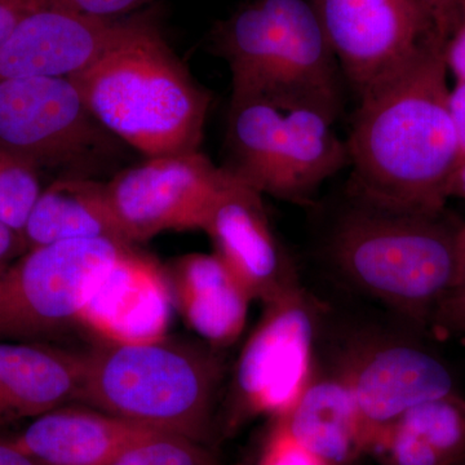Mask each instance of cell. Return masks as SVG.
<instances>
[{
	"label": "cell",
	"instance_id": "6da1fadb",
	"mask_svg": "<svg viewBox=\"0 0 465 465\" xmlns=\"http://www.w3.org/2000/svg\"><path fill=\"white\" fill-rule=\"evenodd\" d=\"M446 39L360 94L349 134L351 200L405 213L446 210L459 163Z\"/></svg>",
	"mask_w": 465,
	"mask_h": 465
},
{
	"label": "cell",
	"instance_id": "7a4b0ae2",
	"mask_svg": "<svg viewBox=\"0 0 465 465\" xmlns=\"http://www.w3.org/2000/svg\"><path fill=\"white\" fill-rule=\"evenodd\" d=\"M465 220L446 208L405 213L353 201L333 225L327 255L358 290L420 329L463 268Z\"/></svg>",
	"mask_w": 465,
	"mask_h": 465
},
{
	"label": "cell",
	"instance_id": "3957f363",
	"mask_svg": "<svg viewBox=\"0 0 465 465\" xmlns=\"http://www.w3.org/2000/svg\"><path fill=\"white\" fill-rule=\"evenodd\" d=\"M70 79L100 124L146 157L200 149L210 100L145 21H131L99 61Z\"/></svg>",
	"mask_w": 465,
	"mask_h": 465
},
{
	"label": "cell",
	"instance_id": "277c9868",
	"mask_svg": "<svg viewBox=\"0 0 465 465\" xmlns=\"http://www.w3.org/2000/svg\"><path fill=\"white\" fill-rule=\"evenodd\" d=\"M219 351L168 336L146 344L100 342L82 353L78 402L206 445L225 371Z\"/></svg>",
	"mask_w": 465,
	"mask_h": 465
},
{
	"label": "cell",
	"instance_id": "5b68a950",
	"mask_svg": "<svg viewBox=\"0 0 465 465\" xmlns=\"http://www.w3.org/2000/svg\"><path fill=\"white\" fill-rule=\"evenodd\" d=\"M336 115L298 97L232 99L226 168L262 195L307 204L348 164L347 143L333 128Z\"/></svg>",
	"mask_w": 465,
	"mask_h": 465
},
{
	"label": "cell",
	"instance_id": "8992f818",
	"mask_svg": "<svg viewBox=\"0 0 465 465\" xmlns=\"http://www.w3.org/2000/svg\"><path fill=\"white\" fill-rule=\"evenodd\" d=\"M217 48L232 73V99L274 94L341 105L338 60L313 0H252L226 21Z\"/></svg>",
	"mask_w": 465,
	"mask_h": 465
},
{
	"label": "cell",
	"instance_id": "52a82bcc",
	"mask_svg": "<svg viewBox=\"0 0 465 465\" xmlns=\"http://www.w3.org/2000/svg\"><path fill=\"white\" fill-rule=\"evenodd\" d=\"M131 247L74 240L34 247L0 268V341L43 342L79 324L104 275Z\"/></svg>",
	"mask_w": 465,
	"mask_h": 465
},
{
	"label": "cell",
	"instance_id": "ba28073f",
	"mask_svg": "<svg viewBox=\"0 0 465 465\" xmlns=\"http://www.w3.org/2000/svg\"><path fill=\"white\" fill-rule=\"evenodd\" d=\"M316 331L317 309L302 287L264 305L232 371L226 428L289 414L316 374Z\"/></svg>",
	"mask_w": 465,
	"mask_h": 465
},
{
	"label": "cell",
	"instance_id": "9c48e42d",
	"mask_svg": "<svg viewBox=\"0 0 465 465\" xmlns=\"http://www.w3.org/2000/svg\"><path fill=\"white\" fill-rule=\"evenodd\" d=\"M114 140L72 79H0V148L36 171L91 166Z\"/></svg>",
	"mask_w": 465,
	"mask_h": 465
},
{
	"label": "cell",
	"instance_id": "30bf717a",
	"mask_svg": "<svg viewBox=\"0 0 465 465\" xmlns=\"http://www.w3.org/2000/svg\"><path fill=\"white\" fill-rule=\"evenodd\" d=\"M324 33L358 96L432 43L448 39L423 0H313Z\"/></svg>",
	"mask_w": 465,
	"mask_h": 465
},
{
	"label": "cell",
	"instance_id": "8fae6325",
	"mask_svg": "<svg viewBox=\"0 0 465 465\" xmlns=\"http://www.w3.org/2000/svg\"><path fill=\"white\" fill-rule=\"evenodd\" d=\"M336 372L356 400L369 454L381 434L412 407L460 393L448 361L423 342L406 339H358L345 349Z\"/></svg>",
	"mask_w": 465,
	"mask_h": 465
},
{
	"label": "cell",
	"instance_id": "7c38bea8",
	"mask_svg": "<svg viewBox=\"0 0 465 465\" xmlns=\"http://www.w3.org/2000/svg\"><path fill=\"white\" fill-rule=\"evenodd\" d=\"M226 179L198 152L148 158L106 183L119 225L131 244L167 231H203Z\"/></svg>",
	"mask_w": 465,
	"mask_h": 465
},
{
	"label": "cell",
	"instance_id": "4fadbf2b",
	"mask_svg": "<svg viewBox=\"0 0 465 465\" xmlns=\"http://www.w3.org/2000/svg\"><path fill=\"white\" fill-rule=\"evenodd\" d=\"M226 168V167H225ZM203 232L216 253L262 304L299 289L295 266L266 213L262 193L226 168V179Z\"/></svg>",
	"mask_w": 465,
	"mask_h": 465
},
{
	"label": "cell",
	"instance_id": "5bb4252c",
	"mask_svg": "<svg viewBox=\"0 0 465 465\" xmlns=\"http://www.w3.org/2000/svg\"><path fill=\"white\" fill-rule=\"evenodd\" d=\"M130 23L42 5L0 47V79L73 78L99 61Z\"/></svg>",
	"mask_w": 465,
	"mask_h": 465
},
{
	"label": "cell",
	"instance_id": "9a60e30c",
	"mask_svg": "<svg viewBox=\"0 0 465 465\" xmlns=\"http://www.w3.org/2000/svg\"><path fill=\"white\" fill-rule=\"evenodd\" d=\"M173 307L166 269L131 246L104 275L79 324L101 342L146 344L167 338Z\"/></svg>",
	"mask_w": 465,
	"mask_h": 465
},
{
	"label": "cell",
	"instance_id": "2e32d148",
	"mask_svg": "<svg viewBox=\"0 0 465 465\" xmlns=\"http://www.w3.org/2000/svg\"><path fill=\"white\" fill-rule=\"evenodd\" d=\"M158 433L94 407L61 406L8 442L48 465H113Z\"/></svg>",
	"mask_w": 465,
	"mask_h": 465
},
{
	"label": "cell",
	"instance_id": "e0dca14e",
	"mask_svg": "<svg viewBox=\"0 0 465 465\" xmlns=\"http://www.w3.org/2000/svg\"><path fill=\"white\" fill-rule=\"evenodd\" d=\"M82 353L47 342L0 341V425L78 402Z\"/></svg>",
	"mask_w": 465,
	"mask_h": 465
},
{
	"label": "cell",
	"instance_id": "ac0fdd59",
	"mask_svg": "<svg viewBox=\"0 0 465 465\" xmlns=\"http://www.w3.org/2000/svg\"><path fill=\"white\" fill-rule=\"evenodd\" d=\"M166 274L174 307L202 341L223 349L240 339L253 300L216 253H189Z\"/></svg>",
	"mask_w": 465,
	"mask_h": 465
},
{
	"label": "cell",
	"instance_id": "d6986e66",
	"mask_svg": "<svg viewBox=\"0 0 465 465\" xmlns=\"http://www.w3.org/2000/svg\"><path fill=\"white\" fill-rule=\"evenodd\" d=\"M26 249L74 240H109L130 244L125 238L106 183L84 176L61 177L43 189L23 232Z\"/></svg>",
	"mask_w": 465,
	"mask_h": 465
},
{
	"label": "cell",
	"instance_id": "ffe728a7",
	"mask_svg": "<svg viewBox=\"0 0 465 465\" xmlns=\"http://www.w3.org/2000/svg\"><path fill=\"white\" fill-rule=\"evenodd\" d=\"M278 419L305 448L331 465H348L369 454L356 400L336 370L314 374L289 414Z\"/></svg>",
	"mask_w": 465,
	"mask_h": 465
},
{
	"label": "cell",
	"instance_id": "44dd1931",
	"mask_svg": "<svg viewBox=\"0 0 465 465\" xmlns=\"http://www.w3.org/2000/svg\"><path fill=\"white\" fill-rule=\"evenodd\" d=\"M399 421L423 437L446 465H460L465 460V399L461 393L412 407Z\"/></svg>",
	"mask_w": 465,
	"mask_h": 465
},
{
	"label": "cell",
	"instance_id": "7402d4cb",
	"mask_svg": "<svg viewBox=\"0 0 465 465\" xmlns=\"http://www.w3.org/2000/svg\"><path fill=\"white\" fill-rule=\"evenodd\" d=\"M42 191L38 171L0 148V223L23 237Z\"/></svg>",
	"mask_w": 465,
	"mask_h": 465
},
{
	"label": "cell",
	"instance_id": "603a6c76",
	"mask_svg": "<svg viewBox=\"0 0 465 465\" xmlns=\"http://www.w3.org/2000/svg\"><path fill=\"white\" fill-rule=\"evenodd\" d=\"M113 465H217L206 445L158 433L128 450Z\"/></svg>",
	"mask_w": 465,
	"mask_h": 465
},
{
	"label": "cell",
	"instance_id": "cb8c5ba5",
	"mask_svg": "<svg viewBox=\"0 0 465 465\" xmlns=\"http://www.w3.org/2000/svg\"><path fill=\"white\" fill-rule=\"evenodd\" d=\"M371 452L385 465H446L423 437L399 420L381 434Z\"/></svg>",
	"mask_w": 465,
	"mask_h": 465
},
{
	"label": "cell",
	"instance_id": "d4e9b609",
	"mask_svg": "<svg viewBox=\"0 0 465 465\" xmlns=\"http://www.w3.org/2000/svg\"><path fill=\"white\" fill-rule=\"evenodd\" d=\"M256 465H331L305 448L280 419H272Z\"/></svg>",
	"mask_w": 465,
	"mask_h": 465
},
{
	"label": "cell",
	"instance_id": "484cf974",
	"mask_svg": "<svg viewBox=\"0 0 465 465\" xmlns=\"http://www.w3.org/2000/svg\"><path fill=\"white\" fill-rule=\"evenodd\" d=\"M430 329L450 338L465 341V234L461 273L434 312Z\"/></svg>",
	"mask_w": 465,
	"mask_h": 465
},
{
	"label": "cell",
	"instance_id": "4316f807",
	"mask_svg": "<svg viewBox=\"0 0 465 465\" xmlns=\"http://www.w3.org/2000/svg\"><path fill=\"white\" fill-rule=\"evenodd\" d=\"M45 5L99 18H115L140 7L148 0H43Z\"/></svg>",
	"mask_w": 465,
	"mask_h": 465
},
{
	"label": "cell",
	"instance_id": "83f0119b",
	"mask_svg": "<svg viewBox=\"0 0 465 465\" xmlns=\"http://www.w3.org/2000/svg\"><path fill=\"white\" fill-rule=\"evenodd\" d=\"M42 5L43 0H0V47L15 27Z\"/></svg>",
	"mask_w": 465,
	"mask_h": 465
},
{
	"label": "cell",
	"instance_id": "f1b7e54d",
	"mask_svg": "<svg viewBox=\"0 0 465 465\" xmlns=\"http://www.w3.org/2000/svg\"><path fill=\"white\" fill-rule=\"evenodd\" d=\"M445 60L457 81L465 82V21L461 18L446 39Z\"/></svg>",
	"mask_w": 465,
	"mask_h": 465
},
{
	"label": "cell",
	"instance_id": "f546056e",
	"mask_svg": "<svg viewBox=\"0 0 465 465\" xmlns=\"http://www.w3.org/2000/svg\"><path fill=\"white\" fill-rule=\"evenodd\" d=\"M448 105L450 118L457 136L460 163L461 161H465V82L457 81V84L449 91Z\"/></svg>",
	"mask_w": 465,
	"mask_h": 465
},
{
	"label": "cell",
	"instance_id": "4dcf8cb0",
	"mask_svg": "<svg viewBox=\"0 0 465 465\" xmlns=\"http://www.w3.org/2000/svg\"><path fill=\"white\" fill-rule=\"evenodd\" d=\"M423 2L436 17L440 29L449 35L460 20L459 0H423Z\"/></svg>",
	"mask_w": 465,
	"mask_h": 465
},
{
	"label": "cell",
	"instance_id": "1f68e13d",
	"mask_svg": "<svg viewBox=\"0 0 465 465\" xmlns=\"http://www.w3.org/2000/svg\"><path fill=\"white\" fill-rule=\"evenodd\" d=\"M26 250L24 238L14 229L0 223V268L18 258Z\"/></svg>",
	"mask_w": 465,
	"mask_h": 465
},
{
	"label": "cell",
	"instance_id": "d6a6232c",
	"mask_svg": "<svg viewBox=\"0 0 465 465\" xmlns=\"http://www.w3.org/2000/svg\"><path fill=\"white\" fill-rule=\"evenodd\" d=\"M0 465H48L12 445L8 440H0Z\"/></svg>",
	"mask_w": 465,
	"mask_h": 465
},
{
	"label": "cell",
	"instance_id": "836d02e7",
	"mask_svg": "<svg viewBox=\"0 0 465 465\" xmlns=\"http://www.w3.org/2000/svg\"><path fill=\"white\" fill-rule=\"evenodd\" d=\"M461 198L465 201V161H461L455 170L450 183V198Z\"/></svg>",
	"mask_w": 465,
	"mask_h": 465
},
{
	"label": "cell",
	"instance_id": "e575fe53",
	"mask_svg": "<svg viewBox=\"0 0 465 465\" xmlns=\"http://www.w3.org/2000/svg\"><path fill=\"white\" fill-rule=\"evenodd\" d=\"M459 15L465 21V0H459Z\"/></svg>",
	"mask_w": 465,
	"mask_h": 465
},
{
	"label": "cell",
	"instance_id": "d590c367",
	"mask_svg": "<svg viewBox=\"0 0 465 465\" xmlns=\"http://www.w3.org/2000/svg\"><path fill=\"white\" fill-rule=\"evenodd\" d=\"M460 465H465V460L463 461V463H461Z\"/></svg>",
	"mask_w": 465,
	"mask_h": 465
}]
</instances>
